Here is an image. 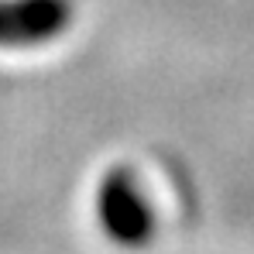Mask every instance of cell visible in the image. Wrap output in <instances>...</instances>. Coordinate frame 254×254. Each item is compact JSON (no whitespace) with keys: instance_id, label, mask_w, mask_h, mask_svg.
<instances>
[{"instance_id":"7a4b0ae2","label":"cell","mask_w":254,"mask_h":254,"mask_svg":"<svg viewBox=\"0 0 254 254\" xmlns=\"http://www.w3.org/2000/svg\"><path fill=\"white\" fill-rule=\"evenodd\" d=\"M72 21L69 0H0V45L28 48L59 38Z\"/></svg>"},{"instance_id":"6da1fadb","label":"cell","mask_w":254,"mask_h":254,"mask_svg":"<svg viewBox=\"0 0 254 254\" xmlns=\"http://www.w3.org/2000/svg\"><path fill=\"white\" fill-rule=\"evenodd\" d=\"M93 210H96V223L103 237L114 241L117 248H144L155 237L158 220H155L151 196L144 192L141 179L124 165L103 172Z\"/></svg>"}]
</instances>
